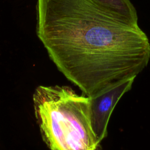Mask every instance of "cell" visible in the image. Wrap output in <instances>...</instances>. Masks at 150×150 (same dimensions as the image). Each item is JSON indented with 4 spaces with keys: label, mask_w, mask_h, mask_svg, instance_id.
I'll return each instance as SVG.
<instances>
[{
    "label": "cell",
    "mask_w": 150,
    "mask_h": 150,
    "mask_svg": "<svg viewBox=\"0 0 150 150\" xmlns=\"http://www.w3.org/2000/svg\"><path fill=\"white\" fill-rule=\"evenodd\" d=\"M113 0H37L36 33L57 69L93 97L135 79L150 42L139 27L109 12Z\"/></svg>",
    "instance_id": "1"
},
{
    "label": "cell",
    "mask_w": 150,
    "mask_h": 150,
    "mask_svg": "<svg viewBox=\"0 0 150 150\" xmlns=\"http://www.w3.org/2000/svg\"><path fill=\"white\" fill-rule=\"evenodd\" d=\"M35 115L50 150H100L91 125L90 100L67 86H39L33 95Z\"/></svg>",
    "instance_id": "2"
},
{
    "label": "cell",
    "mask_w": 150,
    "mask_h": 150,
    "mask_svg": "<svg viewBox=\"0 0 150 150\" xmlns=\"http://www.w3.org/2000/svg\"><path fill=\"white\" fill-rule=\"evenodd\" d=\"M134 80L129 79L90 97L91 125L100 142L107 136L108 124L114 107L122 96L131 88Z\"/></svg>",
    "instance_id": "3"
}]
</instances>
